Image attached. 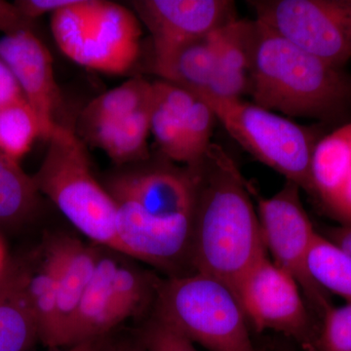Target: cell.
I'll return each mask as SVG.
<instances>
[{
	"mask_svg": "<svg viewBox=\"0 0 351 351\" xmlns=\"http://www.w3.org/2000/svg\"><path fill=\"white\" fill-rule=\"evenodd\" d=\"M133 5L151 32L154 53L204 38L237 19L230 0H141Z\"/></svg>",
	"mask_w": 351,
	"mask_h": 351,
	"instance_id": "cell-13",
	"label": "cell"
},
{
	"mask_svg": "<svg viewBox=\"0 0 351 351\" xmlns=\"http://www.w3.org/2000/svg\"><path fill=\"white\" fill-rule=\"evenodd\" d=\"M136 332L147 351H197L191 341L154 315Z\"/></svg>",
	"mask_w": 351,
	"mask_h": 351,
	"instance_id": "cell-27",
	"label": "cell"
},
{
	"mask_svg": "<svg viewBox=\"0 0 351 351\" xmlns=\"http://www.w3.org/2000/svg\"><path fill=\"white\" fill-rule=\"evenodd\" d=\"M101 351H147L137 332L134 334H110L105 339Z\"/></svg>",
	"mask_w": 351,
	"mask_h": 351,
	"instance_id": "cell-32",
	"label": "cell"
},
{
	"mask_svg": "<svg viewBox=\"0 0 351 351\" xmlns=\"http://www.w3.org/2000/svg\"><path fill=\"white\" fill-rule=\"evenodd\" d=\"M41 138L40 126L34 110L25 100L0 108V152L18 161Z\"/></svg>",
	"mask_w": 351,
	"mask_h": 351,
	"instance_id": "cell-24",
	"label": "cell"
},
{
	"mask_svg": "<svg viewBox=\"0 0 351 351\" xmlns=\"http://www.w3.org/2000/svg\"><path fill=\"white\" fill-rule=\"evenodd\" d=\"M256 32L255 20L235 19L219 29L214 77L206 91L198 94L221 99H242L248 93Z\"/></svg>",
	"mask_w": 351,
	"mask_h": 351,
	"instance_id": "cell-15",
	"label": "cell"
},
{
	"mask_svg": "<svg viewBox=\"0 0 351 351\" xmlns=\"http://www.w3.org/2000/svg\"><path fill=\"white\" fill-rule=\"evenodd\" d=\"M252 191L234 160L212 144L201 164L193 221L191 267L235 286L267 256Z\"/></svg>",
	"mask_w": 351,
	"mask_h": 351,
	"instance_id": "cell-1",
	"label": "cell"
},
{
	"mask_svg": "<svg viewBox=\"0 0 351 351\" xmlns=\"http://www.w3.org/2000/svg\"><path fill=\"white\" fill-rule=\"evenodd\" d=\"M32 29V22L24 17L15 3L0 0V31L5 36Z\"/></svg>",
	"mask_w": 351,
	"mask_h": 351,
	"instance_id": "cell-29",
	"label": "cell"
},
{
	"mask_svg": "<svg viewBox=\"0 0 351 351\" xmlns=\"http://www.w3.org/2000/svg\"><path fill=\"white\" fill-rule=\"evenodd\" d=\"M7 263H8V261L6 258L5 248H4L3 242L0 237V278L6 269Z\"/></svg>",
	"mask_w": 351,
	"mask_h": 351,
	"instance_id": "cell-35",
	"label": "cell"
},
{
	"mask_svg": "<svg viewBox=\"0 0 351 351\" xmlns=\"http://www.w3.org/2000/svg\"><path fill=\"white\" fill-rule=\"evenodd\" d=\"M51 31L71 61L110 75L126 73L140 53L137 17L113 2L75 0L51 15Z\"/></svg>",
	"mask_w": 351,
	"mask_h": 351,
	"instance_id": "cell-7",
	"label": "cell"
},
{
	"mask_svg": "<svg viewBox=\"0 0 351 351\" xmlns=\"http://www.w3.org/2000/svg\"><path fill=\"white\" fill-rule=\"evenodd\" d=\"M75 0H18L15 5L27 20L38 19L45 14H53L73 4Z\"/></svg>",
	"mask_w": 351,
	"mask_h": 351,
	"instance_id": "cell-28",
	"label": "cell"
},
{
	"mask_svg": "<svg viewBox=\"0 0 351 351\" xmlns=\"http://www.w3.org/2000/svg\"><path fill=\"white\" fill-rule=\"evenodd\" d=\"M234 293L249 324L257 331L281 332L311 348V316L301 286L269 255L245 274Z\"/></svg>",
	"mask_w": 351,
	"mask_h": 351,
	"instance_id": "cell-11",
	"label": "cell"
},
{
	"mask_svg": "<svg viewBox=\"0 0 351 351\" xmlns=\"http://www.w3.org/2000/svg\"><path fill=\"white\" fill-rule=\"evenodd\" d=\"M316 341L319 351H351V304L328 307Z\"/></svg>",
	"mask_w": 351,
	"mask_h": 351,
	"instance_id": "cell-26",
	"label": "cell"
},
{
	"mask_svg": "<svg viewBox=\"0 0 351 351\" xmlns=\"http://www.w3.org/2000/svg\"><path fill=\"white\" fill-rule=\"evenodd\" d=\"M301 189L286 181L271 197L258 198L257 212L267 255L301 286L309 306L323 315L331 304L307 269V258L318 232L309 219L300 195Z\"/></svg>",
	"mask_w": 351,
	"mask_h": 351,
	"instance_id": "cell-10",
	"label": "cell"
},
{
	"mask_svg": "<svg viewBox=\"0 0 351 351\" xmlns=\"http://www.w3.org/2000/svg\"><path fill=\"white\" fill-rule=\"evenodd\" d=\"M0 59L10 69L34 110L41 138L49 140L60 125L56 112L61 101L49 50L32 29H27L0 38Z\"/></svg>",
	"mask_w": 351,
	"mask_h": 351,
	"instance_id": "cell-12",
	"label": "cell"
},
{
	"mask_svg": "<svg viewBox=\"0 0 351 351\" xmlns=\"http://www.w3.org/2000/svg\"><path fill=\"white\" fill-rule=\"evenodd\" d=\"M186 117H178L152 101L151 133L157 145L168 159L184 164H186L184 143Z\"/></svg>",
	"mask_w": 351,
	"mask_h": 351,
	"instance_id": "cell-25",
	"label": "cell"
},
{
	"mask_svg": "<svg viewBox=\"0 0 351 351\" xmlns=\"http://www.w3.org/2000/svg\"><path fill=\"white\" fill-rule=\"evenodd\" d=\"M39 341L25 289V260L8 261L0 278V351H29Z\"/></svg>",
	"mask_w": 351,
	"mask_h": 351,
	"instance_id": "cell-16",
	"label": "cell"
},
{
	"mask_svg": "<svg viewBox=\"0 0 351 351\" xmlns=\"http://www.w3.org/2000/svg\"><path fill=\"white\" fill-rule=\"evenodd\" d=\"M248 93L253 103L289 117L351 121V77L256 20Z\"/></svg>",
	"mask_w": 351,
	"mask_h": 351,
	"instance_id": "cell-2",
	"label": "cell"
},
{
	"mask_svg": "<svg viewBox=\"0 0 351 351\" xmlns=\"http://www.w3.org/2000/svg\"><path fill=\"white\" fill-rule=\"evenodd\" d=\"M44 246L57 274L58 322L53 348L56 350L64 346V337L93 276L103 247L63 234L51 237Z\"/></svg>",
	"mask_w": 351,
	"mask_h": 351,
	"instance_id": "cell-14",
	"label": "cell"
},
{
	"mask_svg": "<svg viewBox=\"0 0 351 351\" xmlns=\"http://www.w3.org/2000/svg\"><path fill=\"white\" fill-rule=\"evenodd\" d=\"M323 235L351 256V223L331 228L326 234Z\"/></svg>",
	"mask_w": 351,
	"mask_h": 351,
	"instance_id": "cell-33",
	"label": "cell"
},
{
	"mask_svg": "<svg viewBox=\"0 0 351 351\" xmlns=\"http://www.w3.org/2000/svg\"><path fill=\"white\" fill-rule=\"evenodd\" d=\"M39 195L34 178L0 152V228L29 223L38 213Z\"/></svg>",
	"mask_w": 351,
	"mask_h": 351,
	"instance_id": "cell-21",
	"label": "cell"
},
{
	"mask_svg": "<svg viewBox=\"0 0 351 351\" xmlns=\"http://www.w3.org/2000/svg\"><path fill=\"white\" fill-rule=\"evenodd\" d=\"M151 108L152 103L124 119L90 126L95 144L117 163L142 158L145 156L151 133Z\"/></svg>",
	"mask_w": 351,
	"mask_h": 351,
	"instance_id": "cell-20",
	"label": "cell"
},
{
	"mask_svg": "<svg viewBox=\"0 0 351 351\" xmlns=\"http://www.w3.org/2000/svg\"><path fill=\"white\" fill-rule=\"evenodd\" d=\"M197 96L206 101L217 121L249 154L284 176L286 181L311 193V156L324 134L300 125L253 101L206 94Z\"/></svg>",
	"mask_w": 351,
	"mask_h": 351,
	"instance_id": "cell-6",
	"label": "cell"
},
{
	"mask_svg": "<svg viewBox=\"0 0 351 351\" xmlns=\"http://www.w3.org/2000/svg\"><path fill=\"white\" fill-rule=\"evenodd\" d=\"M219 29L204 38L154 53L156 75L195 94L206 91L216 71Z\"/></svg>",
	"mask_w": 351,
	"mask_h": 351,
	"instance_id": "cell-17",
	"label": "cell"
},
{
	"mask_svg": "<svg viewBox=\"0 0 351 351\" xmlns=\"http://www.w3.org/2000/svg\"><path fill=\"white\" fill-rule=\"evenodd\" d=\"M326 209L341 225L351 223V173Z\"/></svg>",
	"mask_w": 351,
	"mask_h": 351,
	"instance_id": "cell-30",
	"label": "cell"
},
{
	"mask_svg": "<svg viewBox=\"0 0 351 351\" xmlns=\"http://www.w3.org/2000/svg\"><path fill=\"white\" fill-rule=\"evenodd\" d=\"M152 83L134 78L92 101L83 112L88 125L124 119L151 105Z\"/></svg>",
	"mask_w": 351,
	"mask_h": 351,
	"instance_id": "cell-23",
	"label": "cell"
},
{
	"mask_svg": "<svg viewBox=\"0 0 351 351\" xmlns=\"http://www.w3.org/2000/svg\"><path fill=\"white\" fill-rule=\"evenodd\" d=\"M351 173V121L323 136L311 161V195L326 208Z\"/></svg>",
	"mask_w": 351,
	"mask_h": 351,
	"instance_id": "cell-18",
	"label": "cell"
},
{
	"mask_svg": "<svg viewBox=\"0 0 351 351\" xmlns=\"http://www.w3.org/2000/svg\"><path fill=\"white\" fill-rule=\"evenodd\" d=\"M48 143L40 168L32 177L39 193L93 243L121 253L114 202L94 177L85 145L61 124Z\"/></svg>",
	"mask_w": 351,
	"mask_h": 351,
	"instance_id": "cell-5",
	"label": "cell"
},
{
	"mask_svg": "<svg viewBox=\"0 0 351 351\" xmlns=\"http://www.w3.org/2000/svg\"><path fill=\"white\" fill-rule=\"evenodd\" d=\"M256 20L335 68L351 59V0H254Z\"/></svg>",
	"mask_w": 351,
	"mask_h": 351,
	"instance_id": "cell-9",
	"label": "cell"
},
{
	"mask_svg": "<svg viewBox=\"0 0 351 351\" xmlns=\"http://www.w3.org/2000/svg\"><path fill=\"white\" fill-rule=\"evenodd\" d=\"M25 289L38 324L39 341L53 350L58 322L57 274L44 244L25 258Z\"/></svg>",
	"mask_w": 351,
	"mask_h": 351,
	"instance_id": "cell-19",
	"label": "cell"
},
{
	"mask_svg": "<svg viewBox=\"0 0 351 351\" xmlns=\"http://www.w3.org/2000/svg\"><path fill=\"white\" fill-rule=\"evenodd\" d=\"M152 315L208 351H257L234 291L207 274L160 280Z\"/></svg>",
	"mask_w": 351,
	"mask_h": 351,
	"instance_id": "cell-4",
	"label": "cell"
},
{
	"mask_svg": "<svg viewBox=\"0 0 351 351\" xmlns=\"http://www.w3.org/2000/svg\"><path fill=\"white\" fill-rule=\"evenodd\" d=\"M307 269L318 287L351 304V256L321 233L309 252Z\"/></svg>",
	"mask_w": 351,
	"mask_h": 351,
	"instance_id": "cell-22",
	"label": "cell"
},
{
	"mask_svg": "<svg viewBox=\"0 0 351 351\" xmlns=\"http://www.w3.org/2000/svg\"><path fill=\"white\" fill-rule=\"evenodd\" d=\"M133 261L119 252L101 248L63 348L110 336L122 323L152 309L160 279Z\"/></svg>",
	"mask_w": 351,
	"mask_h": 351,
	"instance_id": "cell-8",
	"label": "cell"
},
{
	"mask_svg": "<svg viewBox=\"0 0 351 351\" xmlns=\"http://www.w3.org/2000/svg\"><path fill=\"white\" fill-rule=\"evenodd\" d=\"M25 100L19 85L10 69L0 59V108Z\"/></svg>",
	"mask_w": 351,
	"mask_h": 351,
	"instance_id": "cell-31",
	"label": "cell"
},
{
	"mask_svg": "<svg viewBox=\"0 0 351 351\" xmlns=\"http://www.w3.org/2000/svg\"><path fill=\"white\" fill-rule=\"evenodd\" d=\"M106 338L107 337L93 339V341H85V343H78V345L75 346H68V348L50 350V351H101Z\"/></svg>",
	"mask_w": 351,
	"mask_h": 351,
	"instance_id": "cell-34",
	"label": "cell"
},
{
	"mask_svg": "<svg viewBox=\"0 0 351 351\" xmlns=\"http://www.w3.org/2000/svg\"><path fill=\"white\" fill-rule=\"evenodd\" d=\"M201 164L184 169L157 166L123 173L105 184L117 209L122 245L133 253L152 255L191 234Z\"/></svg>",
	"mask_w": 351,
	"mask_h": 351,
	"instance_id": "cell-3",
	"label": "cell"
}]
</instances>
